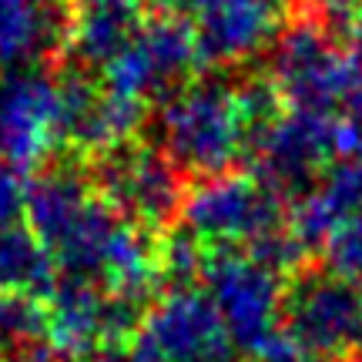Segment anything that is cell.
Wrapping results in <instances>:
<instances>
[{
	"label": "cell",
	"mask_w": 362,
	"mask_h": 362,
	"mask_svg": "<svg viewBox=\"0 0 362 362\" xmlns=\"http://www.w3.org/2000/svg\"><path fill=\"white\" fill-rule=\"evenodd\" d=\"M57 279L61 269L51 248L40 242V235L24 218L0 221V296L44 302L54 292Z\"/></svg>",
	"instance_id": "obj_15"
},
{
	"label": "cell",
	"mask_w": 362,
	"mask_h": 362,
	"mask_svg": "<svg viewBox=\"0 0 362 362\" xmlns=\"http://www.w3.org/2000/svg\"><path fill=\"white\" fill-rule=\"evenodd\" d=\"M0 362H74L61 356L54 346H40V342H30V346H21V349L0 356Z\"/></svg>",
	"instance_id": "obj_20"
},
{
	"label": "cell",
	"mask_w": 362,
	"mask_h": 362,
	"mask_svg": "<svg viewBox=\"0 0 362 362\" xmlns=\"http://www.w3.org/2000/svg\"><path fill=\"white\" fill-rule=\"evenodd\" d=\"M138 336L168 362H232L235 342L208 292L175 285L144 312Z\"/></svg>",
	"instance_id": "obj_11"
},
{
	"label": "cell",
	"mask_w": 362,
	"mask_h": 362,
	"mask_svg": "<svg viewBox=\"0 0 362 362\" xmlns=\"http://www.w3.org/2000/svg\"><path fill=\"white\" fill-rule=\"evenodd\" d=\"M61 151V84L51 71L0 78V158L21 171Z\"/></svg>",
	"instance_id": "obj_9"
},
{
	"label": "cell",
	"mask_w": 362,
	"mask_h": 362,
	"mask_svg": "<svg viewBox=\"0 0 362 362\" xmlns=\"http://www.w3.org/2000/svg\"><path fill=\"white\" fill-rule=\"evenodd\" d=\"M356 292H359V302H362V279H359V285H356Z\"/></svg>",
	"instance_id": "obj_24"
},
{
	"label": "cell",
	"mask_w": 362,
	"mask_h": 362,
	"mask_svg": "<svg viewBox=\"0 0 362 362\" xmlns=\"http://www.w3.org/2000/svg\"><path fill=\"white\" fill-rule=\"evenodd\" d=\"M319 194L329 202L342 225L362 218V158H346L332 165L319 185Z\"/></svg>",
	"instance_id": "obj_17"
},
{
	"label": "cell",
	"mask_w": 362,
	"mask_h": 362,
	"mask_svg": "<svg viewBox=\"0 0 362 362\" xmlns=\"http://www.w3.org/2000/svg\"><path fill=\"white\" fill-rule=\"evenodd\" d=\"M296 362H359L356 356L352 359H309V356H302V359H296Z\"/></svg>",
	"instance_id": "obj_23"
},
{
	"label": "cell",
	"mask_w": 362,
	"mask_h": 362,
	"mask_svg": "<svg viewBox=\"0 0 362 362\" xmlns=\"http://www.w3.org/2000/svg\"><path fill=\"white\" fill-rule=\"evenodd\" d=\"M141 24V11H107V7H78L74 34L67 54L78 67H107Z\"/></svg>",
	"instance_id": "obj_16"
},
{
	"label": "cell",
	"mask_w": 362,
	"mask_h": 362,
	"mask_svg": "<svg viewBox=\"0 0 362 362\" xmlns=\"http://www.w3.org/2000/svg\"><path fill=\"white\" fill-rule=\"evenodd\" d=\"M336 151V121L315 111L275 117L259 134L255 151L262 181L275 192H296L309 185Z\"/></svg>",
	"instance_id": "obj_14"
},
{
	"label": "cell",
	"mask_w": 362,
	"mask_h": 362,
	"mask_svg": "<svg viewBox=\"0 0 362 362\" xmlns=\"http://www.w3.org/2000/svg\"><path fill=\"white\" fill-rule=\"evenodd\" d=\"M325 269L342 275V279H362V218L346 221L332 232V238L322 245Z\"/></svg>",
	"instance_id": "obj_18"
},
{
	"label": "cell",
	"mask_w": 362,
	"mask_h": 362,
	"mask_svg": "<svg viewBox=\"0 0 362 362\" xmlns=\"http://www.w3.org/2000/svg\"><path fill=\"white\" fill-rule=\"evenodd\" d=\"M285 336L309 359H352L362 349L359 292L336 272L302 269L282 296Z\"/></svg>",
	"instance_id": "obj_5"
},
{
	"label": "cell",
	"mask_w": 362,
	"mask_h": 362,
	"mask_svg": "<svg viewBox=\"0 0 362 362\" xmlns=\"http://www.w3.org/2000/svg\"><path fill=\"white\" fill-rule=\"evenodd\" d=\"M84 175L90 188L115 211L155 232L178 221L181 202L188 192L181 185L185 175L161 155V148L134 138L94 151L84 165Z\"/></svg>",
	"instance_id": "obj_3"
},
{
	"label": "cell",
	"mask_w": 362,
	"mask_h": 362,
	"mask_svg": "<svg viewBox=\"0 0 362 362\" xmlns=\"http://www.w3.org/2000/svg\"><path fill=\"white\" fill-rule=\"evenodd\" d=\"M158 11H178V7H185V4H192V0H151Z\"/></svg>",
	"instance_id": "obj_22"
},
{
	"label": "cell",
	"mask_w": 362,
	"mask_h": 362,
	"mask_svg": "<svg viewBox=\"0 0 362 362\" xmlns=\"http://www.w3.org/2000/svg\"><path fill=\"white\" fill-rule=\"evenodd\" d=\"M144 319V302L117 296L88 279L61 275L44 298V336L67 359H94L98 352L128 342Z\"/></svg>",
	"instance_id": "obj_6"
},
{
	"label": "cell",
	"mask_w": 362,
	"mask_h": 362,
	"mask_svg": "<svg viewBox=\"0 0 362 362\" xmlns=\"http://www.w3.org/2000/svg\"><path fill=\"white\" fill-rule=\"evenodd\" d=\"M296 0H192L202 64H238L279 37Z\"/></svg>",
	"instance_id": "obj_12"
},
{
	"label": "cell",
	"mask_w": 362,
	"mask_h": 362,
	"mask_svg": "<svg viewBox=\"0 0 362 362\" xmlns=\"http://www.w3.org/2000/svg\"><path fill=\"white\" fill-rule=\"evenodd\" d=\"M198 279L205 282L208 298L215 302L235 346L262 356L265 346L279 336L285 296L279 272H272L242 248H205Z\"/></svg>",
	"instance_id": "obj_4"
},
{
	"label": "cell",
	"mask_w": 362,
	"mask_h": 362,
	"mask_svg": "<svg viewBox=\"0 0 362 362\" xmlns=\"http://www.w3.org/2000/svg\"><path fill=\"white\" fill-rule=\"evenodd\" d=\"M61 84V151L90 158L111 144L131 141L148 117V104L107 88L84 67L57 74Z\"/></svg>",
	"instance_id": "obj_10"
},
{
	"label": "cell",
	"mask_w": 362,
	"mask_h": 362,
	"mask_svg": "<svg viewBox=\"0 0 362 362\" xmlns=\"http://www.w3.org/2000/svg\"><path fill=\"white\" fill-rule=\"evenodd\" d=\"M178 221L202 248H248L282 228V192L238 171L208 175L185 192Z\"/></svg>",
	"instance_id": "obj_2"
},
{
	"label": "cell",
	"mask_w": 362,
	"mask_h": 362,
	"mask_svg": "<svg viewBox=\"0 0 362 362\" xmlns=\"http://www.w3.org/2000/svg\"><path fill=\"white\" fill-rule=\"evenodd\" d=\"M27 171H21L17 165L0 158V221L7 218H24V205H27Z\"/></svg>",
	"instance_id": "obj_19"
},
{
	"label": "cell",
	"mask_w": 362,
	"mask_h": 362,
	"mask_svg": "<svg viewBox=\"0 0 362 362\" xmlns=\"http://www.w3.org/2000/svg\"><path fill=\"white\" fill-rule=\"evenodd\" d=\"M74 21L78 0H0V78L64 61Z\"/></svg>",
	"instance_id": "obj_13"
},
{
	"label": "cell",
	"mask_w": 362,
	"mask_h": 362,
	"mask_svg": "<svg viewBox=\"0 0 362 362\" xmlns=\"http://www.w3.org/2000/svg\"><path fill=\"white\" fill-rule=\"evenodd\" d=\"M275 117L279 90L272 88V81H185L161 101L155 144L181 175L208 178L232 171L242 158L252 155L259 134Z\"/></svg>",
	"instance_id": "obj_1"
},
{
	"label": "cell",
	"mask_w": 362,
	"mask_h": 362,
	"mask_svg": "<svg viewBox=\"0 0 362 362\" xmlns=\"http://www.w3.org/2000/svg\"><path fill=\"white\" fill-rule=\"evenodd\" d=\"M144 0H78V7H107V11H141Z\"/></svg>",
	"instance_id": "obj_21"
},
{
	"label": "cell",
	"mask_w": 362,
	"mask_h": 362,
	"mask_svg": "<svg viewBox=\"0 0 362 362\" xmlns=\"http://www.w3.org/2000/svg\"><path fill=\"white\" fill-rule=\"evenodd\" d=\"M198 64L202 57L192 24L175 11H155L141 17L124 51L101 71V81L134 101L151 104L178 90Z\"/></svg>",
	"instance_id": "obj_8"
},
{
	"label": "cell",
	"mask_w": 362,
	"mask_h": 362,
	"mask_svg": "<svg viewBox=\"0 0 362 362\" xmlns=\"http://www.w3.org/2000/svg\"><path fill=\"white\" fill-rule=\"evenodd\" d=\"M272 88L296 111L329 115L362 90V71L349 51L336 47L315 24H296L285 30L272 61Z\"/></svg>",
	"instance_id": "obj_7"
}]
</instances>
